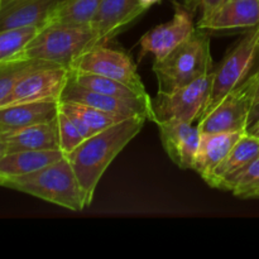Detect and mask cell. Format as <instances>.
Segmentation results:
<instances>
[{
	"label": "cell",
	"instance_id": "6da1fadb",
	"mask_svg": "<svg viewBox=\"0 0 259 259\" xmlns=\"http://www.w3.org/2000/svg\"><path fill=\"white\" fill-rule=\"evenodd\" d=\"M146 120L143 115L124 119L86 138L75 151L66 156L80 182L86 206L93 204L96 187L108 167L142 131Z\"/></svg>",
	"mask_w": 259,
	"mask_h": 259
},
{
	"label": "cell",
	"instance_id": "7a4b0ae2",
	"mask_svg": "<svg viewBox=\"0 0 259 259\" xmlns=\"http://www.w3.org/2000/svg\"><path fill=\"white\" fill-rule=\"evenodd\" d=\"M0 186L32 195L71 211H82L88 207L77 176L66 156L38 171L5 180Z\"/></svg>",
	"mask_w": 259,
	"mask_h": 259
},
{
	"label": "cell",
	"instance_id": "3957f363",
	"mask_svg": "<svg viewBox=\"0 0 259 259\" xmlns=\"http://www.w3.org/2000/svg\"><path fill=\"white\" fill-rule=\"evenodd\" d=\"M214 67L210 37L197 28L196 32L162 61L153 63L158 93H169L192 82Z\"/></svg>",
	"mask_w": 259,
	"mask_h": 259
},
{
	"label": "cell",
	"instance_id": "277c9868",
	"mask_svg": "<svg viewBox=\"0 0 259 259\" xmlns=\"http://www.w3.org/2000/svg\"><path fill=\"white\" fill-rule=\"evenodd\" d=\"M98 45H101L100 39L91 27L48 24L40 28L22 56L70 70L82 53Z\"/></svg>",
	"mask_w": 259,
	"mask_h": 259
},
{
	"label": "cell",
	"instance_id": "5b68a950",
	"mask_svg": "<svg viewBox=\"0 0 259 259\" xmlns=\"http://www.w3.org/2000/svg\"><path fill=\"white\" fill-rule=\"evenodd\" d=\"M214 68L169 93H157L156 98L152 99V121L158 125L171 120L187 123L199 120L209 98Z\"/></svg>",
	"mask_w": 259,
	"mask_h": 259
},
{
	"label": "cell",
	"instance_id": "8992f818",
	"mask_svg": "<svg viewBox=\"0 0 259 259\" xmlns=\"http://www.w3.org/2000/svg\"><path fill=\"white\" fill-rule=\"evenodd\" d=\"M259 53V28H253L228 52L224 60L214 68L211 88L202 115L214 109L228 94L249 76V71ZM199 121V120H197Z\"/></svg>",
	"mask_w": 259,
	"mask_h": 259
},
{
	"label": "cell",
	"instance_id": "52a82bcc",
	"mask_svg": "<svg viewBox=\"0 0 259 259\" xmlns=\"http://www.w3.org/2000/svg\"><path fill=\"white\" fill-rule=\"evenodd\" d=\"M255 96V78L250 75L230 91L214 109L197 121L201 133H235L248 131V118Z\"/></svg>",
	"mask_w": 259,
	"mask_h": 259
},
{
	"label": "cell",
	"instance_id": "ba28073f",
	"mask_svg": "<svg viewBox=\"0 0 259 259\" xmlns=\"http://www.w3.org/2000/svg\"><path fill=\"white\" fill-rule=\"evenodd\" d=\"M70 71L93 73L113 78L144 98H151L147 93L144 83L137 71L136 63L132 57L121 51L113 50L105 45L94 46L80 56L71 66Z\"/></svg>",
	"mask_w": 259,
	"mask_h": 259
},
{
	"label": "cell",
	"instance_id": "9c48e42d",
	"mask_svg": "<svg viewBox=\"0 0 259 259\" xmlns=\"http://www.w3.org/2000/svg\"><path fill=\"white\" fill-rule=\"evenodd\" d=\"M70 78V70L55 63H47L28 73L14 90L0 104L2 106L34 101L60 103L63 90Z\"/></svg>",
	"mask_w": 259,
	"mask_h": 259
},
{
	"label": "cell",
	"instance_id": "30bf717a",
	"mask_svg": "<svg viewBox=\"0 0 259 259\" xmlns=\"http://www.w3.org/2000/svg\"><path fill=\"white\" fill-rule=\"evenodd\" d=\"M174 18L148 30L141 38V57L149 53L154 57V62L162 61L196 32L197 27L192 19L191 12L177 2H174Z\"/></svg>",
	"mask_w": 259,
	"mask_h": 259
},
{
	"label": "cell",
	"instance_id": "8fae6325",
	"mask_svg": "<svg viewBox=\"0 0 259 259\" xmlns=\"http://www.w3.org/2000/svg\"><path fill=\"white\" fill-rule=\"evenodd\" d=\"M162 146L171 161L181 169H194L201 132L194 123L171 120L158 124Z\"/></svg>",
	"mask_w": 259,
	"mask_h": 259
},
{
	"label": "cell",
	"instance_id": "7c38bea8",
	"mask_svg": "<svg viewBox=\"0 0 259 259\" xmlns=\"http://www.w3.org/2000/svg\"><path fill=\"white\" fill-rule=\"evenodd\" d=\"M60 101L82 104V105L91 106V108L124 116V118L143 115L148 120H152V108L147 104L123 100V99L90 90L76 83L75 81L71 80V77L68 78V82L63 90Z\"/></svg>",
	"mask_w": 259,
	"mask_h": 259
},
{
	"label": "cell",
	"instance_id": "4fadbf2b",
	"mask_svg": "<svg viewBox=\"0 0 259 259\" xmlns=\"http://www.w3.org/2000/svg\"><path fill=\"white\" fill-rule=\"evenodd\" d=\"M259 25V0H228L206 15L196 27L201 30L253 29Z\"/></svg>",
	"mask_w": 259,
	"mask_h": 259
},
{
	"label": "cell",
	"instance_id": "5bb4252c",
	"mask_svg": "<svg viewBox=\"0 0 259 259\" xmlns=\"http://www.w3.org/2000/svg\"><path fill=\"white\" fill-rule=\"evenodd\" d=\"M63 0H3L0 30L23 27H45Z\"/></svg>",
	"mask_w": 259,
	"mask_h": 259
},
{
	"label": "cell",
	"instance_id": "9a60e30c",
	"mask_svg": "<svg viewBox=\"0 0 259 259\" xmlns=\"http://www.w3.org/2000/svg\"><path fill=\"white\" fill-rule=\"evenodd\" d=\"M144 12L139 0H101L90 27L98 33L101 45H106Z\"/></svg>",
	"mask_w": 259,
	"mask_h": 259
},
{
	"label": "cell",
	"instance_id": "2e32d148",
	"mask_svg": "<svg viewBox=\"0 0 259 259\" xmlns=\"http://www.w3.org/2000/svg\"><path fill=\"white\" fill-rule=\"evenodd\" d=\"M259 156V138L250 133H244L235 143L224 161L212 172L206 184L214 189L227 190L229 182Z\"/></svg>",
	"mask_w": 259,
	"mask_h": 259
},
{
	"label": "cell",
	"instance_id": "e0dca14e",
	"mask_svg": "<svg viewBox=\"0 0 259 259\" xmlns=\"http://www.w3.org/2000/svg\"><path fill=\"white\" fill-rule=\"evenodd\" d=\"M244 133H201L194 171L206 182Z\"/></svg>",
	"mask_w": 259,
	"mask_h": 259
},
{
	"label": "cell",
	"instance_id": "ac0fdd59",
	"mask_svg": "<svg viewBox=\"0 0 259 259\" xmlns=\"http://www.w3.org/2000/svg\"><path fill=\"white\" fill-rule=\"evenodd\" d=\"M8 153L18 151H46L60 149L57 118L46 123L33 124L15 131L5 132Z\"/></svg>",
	"mask_w": 259,
	"mask_h": 259
},
{
	"label": "cell",
	"instance_id": "d6986e66",
	"mask_svg": "<svg viewBox=\"0 0 259 259\" xmlns=\"http://www.w3.org/2000/svg\"><path fill=\"white\" fill-rule=\"evenodd\" d=\"M60 105L56 101H34L0 108V128L4 132L15 131L57 118Z\"/></svg>",
	"mask_w": 259,
	"mask_h": 259
},
{
	"label": "cell",
	"instance_id": "ffe728a7",
	"mask_svg": "<svg viewBox=\"0 0 259 259\" xmlns=\"http://www.w3.org/2000/svg\"><path fill=\"white\" fill-rule=\"evenodd\" d=\"M63 157L60 149L9 152L0 159V182L38 171Z\"/></svg>",
	"mask_w": 259,
	"mask_h": 259
},
{
	"label": "cell",
	"instance_id": "44dd1931",
	"mask_svg": "<svg viewBox=\"0 0 259 259\" xmlns=\"http://www.w3.org/2000/svg\"><path fill=\"white\" fill-rule=\"evenodd\" d=\"M58 105H60V110L73 121V124L77 126L78 131L82 133L85 138H89V137L126 119L124 116L106 113V111L82 105V104L60 101Z\"/></svg>",
	"mask_w": 259,
	"mask_h": 259
},
{
	"label": "cell",
	"instance_id": "7402d4cb",
	"mask_svg": "<svg viewBox=\"0 0 259 259\" xmlns=\"http://www.w3.org/2000/svg\"><path fill=\"white\" fill-rule=\"evenodd\" d=\"M101 0H63L50 17L48 24L90 27Z\"/></svg>",
	"mask_w": 259,
	"mask_h": 259
},
{
	"label": "cell",
	"instance_id": "603a6c76",
	"mask_svg": "<svg viewBox=\"0 0 259 259\" xmlns=\"http://www.w3.org/2000/svg\"><path fill=\"white\" fill-rule=\"evenodd\" d=\"M70 77L76 83L86 89H90V90L98 91V93L105 94V95L109 96H114V98L123 99V100L144 103L152 108V98H144V96L139 95L138 93L132 90L129 86L113 80V78L93 75V73L75 72V71H70Z\"/></svg>",
	"mask_w": 259,
	"mask_h": 259
},
{
	"label": "cell",
	"instance_id": "cb8c5ba5",
	"mask_svg": "<svg viewBox=\"0 0 259 259\" xmlns=\"http://www.w3.org/2000/svg\"><path fill=\"white\" fill-rule=\"evenodd\" d=\"M47 63L51 62L27 58L23 56L0 63V104L9 96V94L14 90L15 86L24 76Z\"/></svg>",
	"mask_w": 259,
	"mask_h": 259
},
{
	"label": "cell",
	"instance_id": "d4e9b609",
	"mask_svg": "<svg viewBox=\"0 0 259 259\" xmlns=\"http://www.w3.org/2000/svg\"><path fill=\"white\" fill-rule=\"evenodd\" d=\"M39 27H23L0 30V63L22 56Z\"/></svg>",
	"mask_w": 259,
	"mask_h": 259
},
{
	"label": "cell",
	"instance_id": "484cf974",
	"mask_svg": "<svg viewBox=\"0 0 259 259\" xmlns=\"http://www.w3.org/2000/svg\"><path fill=\"white\" fill-rule=\"evenodd\" d=\"M225 191H232L234 196L252 199L259 195V156L243 168L227 186Z\"/></svg>",
	"mask_w": 259,
	"mask_h": 259
},
{
	"label": "cell",
	"instance_id": "4316f807",
	"mask_svg": "<svg viewBox=\"0 0 259 259\" xmlns=\"http://www.w3.org/2000/svg\"><path fill=\"white\" fill-rule=\"evenodd\" d=\"M57 121L58 134H60V148L63 154L67 156L71 152L75 151L86 138L78 131L77 126L73 124V121L61 110L57 115Z\"/></svg>",
	"mask_w": 259,
	"mask_h": 259
},
{
	"label": "cell",
	"instance_id": "83f0119b",
	"mask_svg": "<svg viewBox=\"0 0 259 259\" xmlns=\"http://www.w3.org/2000/svg\"><path fill=\"white\" fill-rule=\"evenodd\" d=\"M227 2L228 0H185L187 9L190 12H191V9H200L201 10V17L209 14Z\"/></svg>",
	"mask_w": 259,
	"mask_h": 259
},
{
	"label": "cell",
	"instance_id": "f1b7e54d",
	"mask_svg": "<svg viewBox=\"0 0 259 259\" xmlns=\"http://www.w3.org/2000/svg\"><path fill=\"white\" fill-rule=\"evenodd\" d=\"M259 123V98L253 101V105L249 111V118H248V131L252 129L255 124ZM247 131V132H248Z\"/></svg>",
	"mask_w": 259,
	"mask_h": 259
},
{
	"label": "cell",
	"instance_id": "f546056e",
	"mask_svg": "<svg viewBox=\"0 0 259 259\" xmlns=\"http://www.w3.org/2000/svg\"><path fill=\"white\" fill-rule=\"evenodd\" d=\"M8 153V143L7 137H5V132L0 128V159Z\"/></svg>",
	"mask_w": 259,
	"mask_h": 259
},
{
	"label": "cell",
	"instance_id": "4dcf8cb0",
	"mask_svg": "<svg viewBox=\"0 0 259 259\" xmlns=\"http://www.w3.org/2000/svg\"><path fill=\"white\" fill-rule=\"evenodd\" d=\"M158 2H161V0H139V3H141L142 7L144 8V9H149V8L152 7V5L157 4Z\"/></svg>",
	"mask_w": 259,
	"mask_h": 259
},
{
	"label": "cell",
	"instance_id": "1f68e13d",
	"mask_svg": "<svg viewBox=\"0 0 259 259\" xmlns=\"http://www.w3.org/2000/svg\"><path fill=\"white\" fill-rule=\"evenodd\" d=\"M254 75V78H255V96H254V100H257L259 98V70L257 72L253 73Z\"/></svg>",
	"mask_w": 259,
	"mask_h": 259
},
{
	"label": "cell",
	"instance_id": "d6a6232c",
	"mask_svg": "<svg viewBox=\"0 0 259 259\" xmlns=\"http://www.w3.org/2000/svg\"><path fill=\"white\" fill-rule=\"evenodd\" d=\"M248 133L253 134V136L258 137V138H259V123H258V124H255V125L253 126L252 129H249V131H248Z\"/></svg>",
	"mask_w": 259,
	"mask_h": 259
},
{
	"label": "cell",
	"instance_id": "836d02e7",
	"mask_svg": "<svg viewBox=\"0 0 259 259\" xmlns=\"http://www.w3.org/2000/svg\"><path fill=\"white\" fill-rule=\"evenodd\" d=\"M2 3H3V0H0V7H2Z\"/></svg>",
	"mask_w": 259,
	"mask_h": 259
},
{
	"label": "cell",
	"instance_id": "e575fe53",
	"mask_svg": "<svg viewBox=\"0 0 259 259\" xmlns=\"http://www.w3.org/2000/svg\"><path fill=\"white\" fill-rule=\"evenodd\" d=\"M258 199H259V195H258Z\"/></svg>",
	"mask_w": 259,
	"mask_h": 259
},
{
	"label": "cell",
	"instance_id": "d590c367",
	"mask_svg": "<svg viewBox=\"0 0 259 259\" xmlns=\"http://www.w3.org/2000/svg\"><path fill=\"white\" fill-rule=\"evenodd\" d=\"M258 28H259V25H258Z\"/></svg>",
	"mask_w": 259,
	"mask_h": 259
}]
</instances>
